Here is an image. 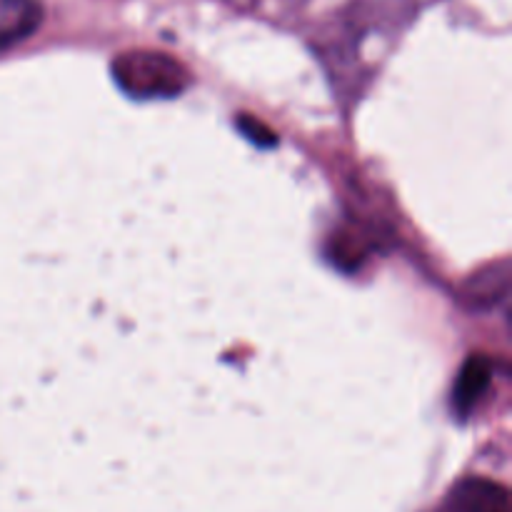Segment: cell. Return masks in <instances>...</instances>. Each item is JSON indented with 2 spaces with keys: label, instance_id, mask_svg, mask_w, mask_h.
I'll list each match as a JSON object with an SVG mask.
<instances>
[{
  "label": "cell",
  "instance_id": "6da1fadb",
  "mask_svg": "<svg viewBox=\"0 0 512 512\" xmlns=\"http://www.w3.org/2000/svg\"><path fill=\"white\" fill-rule=\"evenodd\" d=\"M115 83L135 100L175 98L190 85V75L180 60L160 50H125L110 65Z\"/></svg>",
  "mask_w": 512,
  "mask_h": 512
},
{
  "label": "cell",
  "instance_id": "7a4b0ae2",
  "mask_svg": "<svg viewBox=\"0 0 512 512\" xmlns=\"http://www.w3.org/2000/svg\"><path fill=\"white\" fill-rule=\"evenodd\" d=\"M43 23L38 0H0V50L23 43Z\"/></svg>",
  "mask_w": 512,
  "mask_h": 512
},
{
  "label": "cell",
  "instance_id": "3957f363",
  "mask_svg": "<svg viewBox=\"0 0 512 512\" xmlns=\"http://www.w3.org/2000/svg\"><path fill=\"white\" fill-rule=\"evenodd\" d=\"M490 375H493V368H490V360L485 358V355H470V358L465 360L453 393V405L455 410H458V415L465 418V415L478 405V400L483 398L485 390H488Z\"/></svg>",
  "mask_w": 512,
  "mask_h": 512
},
{
  "label": "cell",
  "instance_id": "277c9868",
  "mask_svg": "<svg viewBox=\"0 0 512 512\" xmlns=\"http://www.w3.org/2000/svg\"><path fill=\"white\" fill-rule=\"evenodd\" d=\"M458 508L463 512H510L508 493L488 480H468L458 488Z\"/></svg>",
  "mask_w": 512,
  "mask_h": 512
},
{
  "label": "cell",
  "instance_id": "5b68a950",
  "mask_svg": "<svg viewBox=\"0 0 512 512\" xmlns=\"http://www.w3.org/2000/svg\"><path fill=\"white\" fill-rule=\"evenodd\" d=\"M238 128L240 133H243L250 143L258 145V148H273V145H278V135H275V130L268 128L263 120L253 118V115H240Z\"/></svg>",
  "mask_w": 512,
  "mask_h": 512
}]
</instances>
